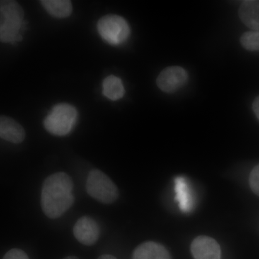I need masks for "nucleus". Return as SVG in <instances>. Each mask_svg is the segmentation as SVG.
<instances>
[{
    "mask_svg": "<svg viewBox=\"0 0 259 259\" xmlns=\"http://www.w3.org/2000/svg\"><path fill=\"white\" fill-rule=\"evenodd\" d=\"M97 30L105 41L113 46L125 42L131 34L127 21L117 15H107L100 18L97 23Z\"/></svg>",
    "mask_w": 259,
    "mask_h": 259,
    "instance_id": "39448f33",
    "label": "nucleus"
},
{
    "mask_svg": "<svg viewBox=\"0 0 259 259\" xmlns=\"http://www.w3.org/2000/svg\"><path fill=\"white\" fill-rule=\"evenodd\" d=\"M77 116V111L72 105L59 104L53 107L50 113L44 119V127L48 132L54 136H66L74 128Z\"/></svg>",
    "mask_w": 259,
    "mask_h": 259,
    "instance_id": "7ed1b4c3",
    "label": "nucleus"
},
{
    "mask_svg": "<svg viewBox=\"0 0 259 259\" xmlns=\"http://www.w3.org/2000/svg\"><path fill=\"white\" fill-rule=\"evenodd\" d=\"M175 190L180 207L183 212H189L192 207V199L190 190L183 177H177L175 180Z\"/></svg>",
    "mask_w": 259,
    "mask_h": 259,
    "instance_id": "4468645a",
    "label": "nucleus"
},
{
    "mask_svg": "<svg viewBox=\"0 0 259 259\" xmlns=\"http://www.w3.org/2000/svg\"><path fill=\"white\" fill-rule=\"evenodd\" d=\"M26 134L23 126L12 117L0 115V139L15 144H21Z\"/></svg>",
    "mask_w": 259,
    "mask_h": 259,
    "instance_id": "1a4fd4ad",
    "label": "nucleus"
},
{
    "mask_svg": "<svg viewBox=\"0 0 259 259\" xmlns=\"http://www.w3.org/2000/svg\"><path fill=\"white\" fill-rule=\"evenodd\" d=\"M73 231L76 240L85 245L95 244L100 236L98 224L89 216L80 218L75 223Z\"/></svg>",
    "mask_w": 259,
    "mask_h": 259,
    "instance_id": "0eeeda50",
    "label": "nucleus"
},
{
    "mask_svg": "<svg viewBox=\"0 0 259 259\" xmlns=\"http://www.w3.org/2000/svg\"><path fill=\"white\" fill-rule=\"evenodd\" d=\"M241 46L247 51H259V30H252L245 32L241 35Z\"/></svg>",
    "mask_w": 259,
    "mask_h": 259,
    "instance_id": "2eb2a0df",
    "label": "nucleus"
},
{
    "mask_svg": "<svg viewBox=\"0 0 259 259\" xmlns=\"http://www.w3.org/2000/svg\"><path fill=\"white\" fill-rule=\"evenodd\" d=\"M64 259H79L76 256H74V255H71V256H67L66 257V258H64Z\"/></svg>",
    "mask_w": 259,
    "mask_h": 259,
    "instance_id": "aec40b11",
    "label": "nucleus"
},
{
    "mask_svg": "<svg viewBox=\"0 0 259 259\" xmlns=\"http://www.w3.org/2000/svg\"><path fill=\"white\" fill-rule=\"evenodd\" d=\"M252 107H253L255 115L256 116L257 118L259 120V96L255 97L254 101L253 102V105H252Z\"/></svg>",
    "mask_w": 259,
    "mask_h": 259,
    "instance_id": "a211bd4d",
    "label": "nucleus"
},
{
    "mask_svg": "<svg viewBox=\"0 0 259 259\" xmlns=\"http://www.w3.org/2000/svg\"><path fill=\"white\" fill-rule=\"evenodd\" d=\"M188 79V73L185 69L180 66H170L160 73L156 83L161 91L173 93L183 88Z\"/></svg>",
    "mask_w": 259,
    "mask_h": 259,
    "instance_id": "423d86ee",
    "label": "nucleus"
},
{
    "mask_svg": "<svg viewBox=\"0 0 259 259\" xmlns=\"http://www.w3.org/2000/svg\"><path fill=\"white\" fill-rule=\"evenodd\" d=\"M72 180L67 174L58 172L48 177L42 187L41 207L51 219L61 217L74 202Z\"/></svg>",
    "mask_w": 259,
    "mask_h": 259,
    "instance_id": "f257e3e1",
    "label": "nucleus"
},
{
    "mask_svg": "<svg viewBox=\"0 0 259 259\" xmlns=\"http://www.w3.org/2000/svg\"><path fill=\"white\" fill-rule=\"evenodd\" d=\"M23 10L18 2L0 0V42L14 44L23 40Z\"/></svg>",
    "mask_w": 259,
    "mask_h": 259,
    "instance_id": "f03ea898",
    "label": "nucleus"
},
{
    "mask_svg": "<svg viewBox=\"0 0 259 259\" xmlns=\"http://www.w3.org/2000/svg\"><path fill=\"white\" fill-rule=\"evenodd\" d=\"M98 259H117L115 256L112 255L105 254L102 255L101 256L99 257Z\"/></svg>",
    "mask_w": 259,
    "mask_h": 259,
    "instance_id": "6ab92c4d",
    "label": "nucleus"
},
{
    "mask_svg": "<svg viewBox=\"0 0 259 259\" xmlns=\"http://www.w3.org/2000/svg\"><path fill=\"white\" fill-rule=\"evenodd\" d=\"M238 15L248 28L259 30V0L243 1L238 10Z\"/></svg>",
    "mask_w": 259,
    "mask_h": 259,
    "instance_id": "9b49d317",
    "label": "nucleus"
},
{
    "mask_svg": "<svg viewBox=\"0 0 259 259\" xmlns=\"http://www.w3.org/2000/svg\"><path fill=\"white\" fill-rule=\"evenodd\" d=\"M40 3L47 13L54 18H68L73 11L72 3L68 0H42Z\"/></svg>",
    "mask_w": 259,
    "mask_h": 259,
    "instance_id": "f8f14e48",
    "label": "nucleus"
},
{
    "mask_svg": "<svg viewBox=\"0 0 259 259\" xmlns=\"http://www.w3.org/2000/svg\"><path fill=\"white\" fill-rule=\"evenodd\" d=\"M3 259H29L28 255L23 250L13 248L5 255Z\"/></svg>",
    "mask_w": 259,
    "mask_h": 259,
    "instance_id": "f3484780",
    "label": "nucleus"
},
{
    "mask_svg": "<svg viewBox=\"0 0 259 259\" xmlns=\"http://www.w3.org/2000/svg\"><path fill=\"white\" fill-rule=\"evenodd\" d=\"M102 93L109 100L112 101L120 100L125 95V88L120 78L117 76H107L102 83Z\"/></svg>",
    "mask_w": 259,
    "mask_h": 259,
    "instance_id": "ddd939ff",
    "label": "nucleus"
},
{
    "mask_svg": "<svg viewBox=\"0 0 259 259\" xmlns=\"http://www.w3.org/2000/svg\"><path fill=\"white\" fill-rule=\"evenodd\" d=\"M89 195L104 204H112L118 198L119 191L114 182L99 169L89 173L86 182Z\"/></svg>",
    "mask_w": 259,
    "mask_h": 259,
    "instance_id": "20e7f679",
    "label": "nucleus"
},
{
    "mask_svg": "<svg viewBox=\"0 0 259 259\" xmlns=\"http://www.w3.org/2000/svg\"><path fill=\"white\" fill-rule=\"evenodd\" d=\"M249 186L250 190L259 197V164L252 169L249 175Z\"/></svg>",
    "mask_w": 259,
    "mask_h": 259,
    "instance_id": "dca6fc26",
    "label": "nucleus"
},
{
    "mask_svg": "<svg viewBox=\"0 0 259 259\" xmlns=\"http://www.w3.org/2000/svg\"><path fill=\"white\" fill-rule=\"evenodd\" d=\"M132 259H171V257L163 245L154 241H147L135 249Z\"/></svg>",
    "mask_w": 259,
    "mask_h": 259,
    "instance_id": "9d476101",
    "label": "nucleus"
},
{
    "mask_svg": "<svg viewBox=\"0 0 259 259\" xmlns=\"http://www.w3.org/2000/svg\"><path fill=\"white\" fill-rule=\"evenodd\" d=\"M190 248L194 259H221V247L211 237H197L192 241Z\"/></svg>",
    "mask_w": 259,
    "mask_h": 259,
    "instance_id": "6e6552de",
    "label": "nucleus"
}]
</instances>
